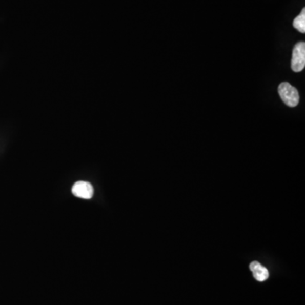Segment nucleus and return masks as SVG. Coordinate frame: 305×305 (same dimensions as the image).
<instances>
[{"mask_svg":"<svg viewBox=\"0 0 305 305\" xmlns=\"http://www.w3.org/2000/svg\"><path fill=\"white\" fill-rule=\"evenodd\" d=\"M279 95L286 105L289 107H295L299 103V93L290 83H281L278 88Z\"/></svg>","mask_w":305,"mask_h":305,"instance_id":"1","label":"nucleus"},{"mask_svg":"<svg viewBox=\"0 0 305 305\" xmlns=\"http://www.w3.org/2000/svg\"><path fill=\"white\" fill-rule=\"evenodd\" d=\"M292 69L295 72H300L305 66V44L299 42L293 48V59L291 64Z\"/></svg>","mask_w":305,"mask_h":305,"instance_id":"2","label":"nucleus"},{"mask_svg":"<svg viewBox=\"0 0 305 305\" xmlns=\"http://www.w3.org/2000/svg\"><path fill=\"white\" fill-rule=\"evenodd\" d=\"M72 193L77 198L90 199L93 195V186L87 181H77L72 187Z\"/></svg>","mask_w":305,"mask_h":305,"instance_id":"3","label":"nucleus"},{"mask_svg":"<svg viewBox=\"0 0 305 305\" xmlns=\"http://www.w3.org/2000/svg\"><path fill=\"white\" fill-rule=\"evenodd\" d=\"M249 268L251 270L253 276L257 281H265L269 278V271L265 266L259 264V262H252Z\"/></svg>","mask_w":305,"mask_h":305,"instance_id":"4","label":"nucleus"},{"mask_svg":"<svg viewBox=\"0 0 305 305\" xmlns=\"http://www.w3.org/2000/svg\"><path fill=\"white\" fill-rule=\"evenodd\" d=\"M293 27L295 29L298 30V32L301 33H304L305 32V9H303L300 15L297 16V17L293 21Z\"/></svg>","mask_w":305,"mask_h":305,"instance_id":"5","label":"nucleus"}]
</instances>
